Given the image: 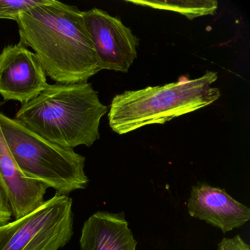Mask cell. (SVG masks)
<instances>
[{
	"instance_id": "obj_1",
	"label": "cell",
	"mask_w": 250,
	"mask_h": 250,
	"mask_svg": "<svg viewBox=\"0 0 250 250\" xmlns=\"http://www.w3.org/2000/svg\"><path fill=\"white\" fill-rule=\"evenodd\" d=\"M20 42L34 50L43 71L58 84L87 83L101 71L83 11L56 0L21 13Z\"/></svg>"
},
{
	"instance_id": "obj_2",
	"label": "cell",
	"mask_w": 250,
	"mask_h": 250,
	"mask_svg": "<svg viewBox=\"0 0 250 250\" xmlns=\"http://www.w3.org/2000/svg\"><path fill=\"white\" fill-rule=\"evenodd\" d=\"M107 110L90 83H57L23 104L14 119L45 140L74 149L99 140L101 119Z\"/></svg>"
},
{
	"instance_id": "obj_3",
	"label": "cell",
	"mask_w": 250,
	"mask_h": 250,
	"mask_svg": "<svg viewBox=\"0 0 250 250\" xmlns=\"http://www.w3.org/2000/svg\"><path fill=\"white\" fill-rule=\"evenodd\" d=\"M217 79V73L208 71L195 80L184 79L116 95L108 114L109 125L122 135L209 106L221 96L220 90L212 87Z\"/></svg>"
},
{
	"instance_id": "obj_4",
	"label": "cell",
	"mask_w": 250,
	"mask_h": 250,
	"mask_svg": "<svg viewBox=\"0 0 250 250\" xmlns=\"http://www.w3.org/2000/svg\"><path fill=\"white\" fill-rule=\"evenodd\" d=\"M0 128L20 170L57 193L68 195L87 187L85 158L57 146L0 112Z\"/></svg>"
},
{
	"instance_id": "obj_5",
	"label": "cell",
	"mask_w": 250,
	"mask_h": 250,
	"mask_svg": "<svg viewBox=\"0 0 250 250\" xmlns=\"http://www.w3.org/2000/svg\"><path fill=\"white\" fill-rule=\"evenodd\" d=\"M73 232L72 199L56 192L28 214L0 226V250H60Z\"/></svg>"
},
{
	"instance_id": "obj_6",
	"label": "cell",
	"mask_w": 250,
	"mask_h": 250,
	"mask_svg": "<svg viewBox=\"0 0 250 250\" xmlns=\"http://www.w3.org/2000/svg\"><path fill=\"white\" fill-rule=\"evenodd\" d=\"M86 29L102 70L127 73L137 57L140 39L120 19L93 8L83 11Z\"/></svg>"
},
{
	"instance_id": "obj_7",
	"label": "cell",
	"mask_w": 250,
	"mask_h": 250,
	"mask_svg": "<svg viewBox=\"0 0 250 250\" xmlns=\"http://www.w3.org/2000/svg\"><path fill=\"white\" fill-rule=\"evenodd\" d=\"M46 75L37 57L20 42L0 53V95L5 100L25 104L47 87Z\"/></svg>"
},
{
	"instance_id": "obj_8",
	"label": "cell",
	"mask_w": 250,
	"mask_h": 250,
	"mask_svg": "<svg viewBox=\"0 0 250 250\" xmlns=\"http://www.w3.org/2000/svg\"><path fill=\"white\" fill-rule=\"evenodd\" d=\"M190 216L216 227L223 233L244 226L250 219V209L223 188L200 183L191 187L187 203Z\"/></svg>"
},
{
	"instance_id": "obj_9",
	"label": "cell",
	"mask_w": 250,
	"mask_h": 250,
	"mask_svg": "<svg viewBox=\"0 0 250 250\" xmlns=\"http://www.w3.org/2000/svg\"><path fill=\"white\" fill-rule=\"evenodd\" d=\"M3 102H0V106ZM0 187L15 219L22 217L44 202L48 187L30 179L20 170L0 128Z\"/></svg>"
},
{
	"instance_id": "obj_10",
	"label": "cell",
	"mask_w": 250,
	"mask_h": 250,
	"mask_svg": "<svg viewBox=\"0 0 250 250\" xmlns=\"http://www.w3.org/2000/svg\"><path fill=\"white\" fill-rule=\"evenodd\" d=\"M81 250H136L137 242L124 212L98 211L85 221L80 240Z\"/></svg>"
},
{
	"instance_id": "obj_11",
	"label": "cell",
	"mask_w": 250,
	"mask_h": 250,
	"mask_svg": "<svg viewBox=\"0 0 250 250\" xmlns=\"http://www.w3.org/2000/svg\"><path fill=\"white\" fill-rule=\"evenodd\" d=\"M126 2L155 9L178 13L190 20L204 16L214 15L218 8V2L216 0H128Z\"/></svg>"
},
{
	"instance_id": "obj_12",
	"label": "cell",
	"mask_w": 250,
	"mask_h": 250,
	"mask_svg": "<svg viewBox=\"0 0 250 250\" xmlns=\"http://www.w3.org/2000/svg\"><path fill=\"white\" fill-rule=\"evenodd\" d=\"M43 0H0V19L17 21L19 15Z\"/></svg>"
},
{
	"instance_id": "obj_13",
	"label": "cell",
	"mask_w": 250,
	"mask_h": 250,
	"mask_svg": "<svg viewBox=\"0 0 250 250\" xmlns=\"http://www.w3.org/2000/svg\"><path fill=\"white\" fill-rule=\"evenodd\" d=\"M218 250H250V247L241 238L236 235L232 238H225L218 245Z\"/></svg>"
},
{
	"instance_id": "obj_14",
	"label": "cell",
	"mask_w": 250,
	"mask_h": 250,
	"mask_svg": "<svg viewBox=\"0 0 250 250\" xmlns=\"http://www.w3.org/2000/svg\"><path fill=\"white\" fill-rule=\"evenodd\" d=\"M13 213L8 200L0 187V226L8 223L12 219Z\"/></svg>"
}]
</instances>
